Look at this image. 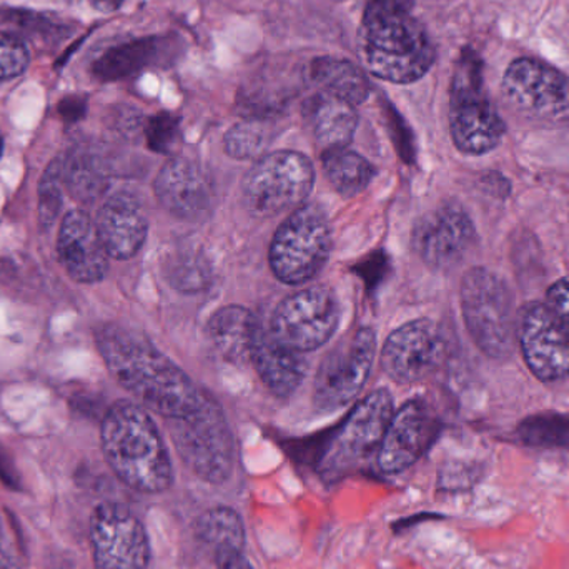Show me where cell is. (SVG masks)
Returning <instances> with one entry per match:
<instances>
[{
    "instance_id": "1",
    "label": "cell",
    "mask_w": 569,
    "mask_h": 569,
    "mask_svg": "<svg viewBox=\"0 0 569 569\" xmlns=\"http://www.w3.org/2000/svg\"><path fill=\"white\" fill-rule=\"evenodd\" d=\"M97 347L112 377L143 407L167 420L196 410L202 391L146 335L110 323L97 331Z\"/></svg>"
},
{
    "instance_id": "2",
    "label": "cell",
    "mask_w": 569,
    "mask_h": 569,
    "mask_svg": "<svg viewBox=\"0 0 569 569\" xmlns=\"http://www.w3.org/2000/svg\"><path fill=\"white\" fill-rule=\"evenodd\" d=\"M358 53L368 72L393 83L427 76L437 50L427 30L395 0H371L358 30Z\"/></svg>"
},
{
    "instance_id": "3",
    "label": "cell",
    "mask_w": 569,
    "mask_h": 569,
    "mask_svg": "<svg viewBox=\"0 0 569 569\" xmlns=\"http://www.w3.org/2000/svg\"><path fill=\"white\" fill-rule=\"evenodd\" d=\"M102 450L122 483L139 493L159 495L173 481L172 461L156 421L139 405L117 401L102 421Z\"/></svg>"
},
{
    "instance_id": "4",
    "label": "cell",
    "mask_w": 569,
    "mask_h": 569,
    "mask_svg": "<svg viewBox=\"0 0 569 569\" xmlns=\"http://www.w3.org/2000/svg\"><path fill=\"white\" fill-rule=\"evenodd\" d=\"M461 313L475 345L493 360L513 353L517 341L515 298L508 283L485 267H473L461 280Z\"/></svg>"
},
{
    "instance_id": "5",
    "label": "cell",
    "mask_w": 569,
    "mask_h": 569,
    "mask_svg": "<svg viewBox=\"0 0 569 569\" xmlns=\"http://www.w3.org/2000/svg\"><path fill=\"white\" fill-rule=\"evenodd\" d=\"M167 421L183 463L207 483H226L233 471L236 445L222 407L202 393L196 410Z\"/></svg>"
},
{
    "instance_id": "6",
    "label": "cell",
    "mask_w": 569,
    "mask_h": 569,
    "mask_svg": "<svg viewBox=\"0 0 569 569\" xmlns=\"http://www.w3.org/2000/svg\"><path fill=\"white\" fill-rule=\"evenodd\" d=\"M450 133L465 156H487L503 142L507 126L488 99L481 66L467 53L458 63L451 83Z\"/></svg>"
},
{
    "instance_id": "7",
    "label": "cell",
    "mask_w": 569,
    "mask_h": 569,
    "mask_svg": "<svg viewBox=\"0 0 569 569\" xmlns=\"http://www.w3.org/2000/svg\"><path fill=\"white\" fill-rule=\"evenodd\" d=\"M313 183V163L303 153L291 150L267 153L243 179V202L252 216L269 219L303 206Z\"/></svg>"
},
{
    "instance_id": "8",
    "label": "cell",
    "mask_w": 569,
    "mask_h": 569,
    "mask_svg": "<svg viewBox=\"0 0 569 569\" xmlns=\"http://www.w3.org/2000/svg\"><path fill=\"white\" fill-rule=\"evenodd\" d=\"M331 250L327 216L317 206H301L279 227L270 246V267L280 282L301 284L318 276Z\"/></svg>"
},
{
    "instance_id": "9",
    "label": "cell",
    "mask_w": 569,
    "mask_h": 569,
    "mask_svg": "<svg viewBox=\"0 0 569 569\" xmlns=\"http://www.w3.org/2000/svg\"><path fill=\"white\" fill-rule=\"evenodd\" d=\"M391 417L393 397L390 391L381 388L365 397L328 441L320 465L325 477H341L377 453Z\"/></svg>"
},
{
    "instance_id": "10",
    "label": "cell",
    "mask_w": 569,
    "mask_h": 569,
    "mask_svg": "<svg viewBox=\"0 0 569 569\" xmlns=\"http://www.w3.org/2000/svg\"><path fill=\"white\" fill-rule=\"evenodd\" d=\"M340 315V301L333 290L303 288L277 305L270 318L269 333L290 350L307 353L333 337Z\"/></svg>"
},
{
    "instance_id": "11",
    "label": "cell",
    "mask_w": 569,
    "mask_h": 569,
    "mask_svg": "<svg viewBox=\"0 0 569 569\" xmlns=\"http://www.w3.org/2000/svg\"><path fill=\"white\" fill-rule=\"evenodd\" d=\"M377 357V335L371 328L348 333L321 360L315 375L313 403L318 410L335 411L363 390Z\"/></svg>"
},
{
    "instance_id": "12",
    "label": "cell",
    "mask_w": 569,
    "mask_h": 569,
    "mask_svg": "<svg viewBox=\"0 0 569 569\" xmlns=\"http://www.w3.org/2000/svg\"><path fill=\"white\" fill-rule=\"evenodd\" d=\"M501 96L521 116L551 119L569 110V77L543 60L520 57L505 70Z\"/></svg>"
},
{
    "instance_id": "13",
    "label": "cell",
    "mask_w": 569,
    "mask_h": 569,
    "mask_svg": "<svg viewBox=\"0 0 569 569\" xmlns=\"http://www.w3.org/2000/svg\"><path fill=\"white\" fill-rule=\"evenodd\" d=\"M517 341L528 370L557 383L569 377V331L547 303L530 301L517 313Z\"/></svg>"
},
{
    "instance_id": "14",
    "label": "cell",
    "mask_w": 569,
    "mask_h": 569,
    "mask_svg": "<svg viewBox=\"0 0 569 569\" xmlns=\"http://www.w3.org/2000/svg\"><path fill=\"white\" fill-rule=\"evenodd\" d=\"M90 543L97 569H147L150 541L136 513L119 503H102L90 520Z\"/></svg>"
},
{
    "instance_id": "15",
    "label": "cell",
    "mask_w": 569,
    "mask_h": 569,
    "mask_svg": "<svg viewBox=\"0 0 569 569\" xmlns=\"http://www.w3.org/2000/svg\"><path fill=\"white\" fill-rule=\"evenodd\" d=\"M477 242V227L457 202H443L425 213L411 233L417 256L438 272L453 270Z\"/></svg>"
},
{
    "instance_id": "16",
    "label": "cell",
    "mask_w": 569,
    "mask_h": 569,
    "mask_svg": "<svg viewBox=\"0 0 569 569\" xmlns=\"http://www.w3.org/2000/svg\"><path fill=\"white\" fill-rule=\"evenodd\" d=\"M447 341L443 331L430 318L410 321L391 331L381 348L385 373L400 385L427 380L443 363Z\"/></svg>"
},
{
    "instance_id": "17",
    "label": "cell",
    "mask_w": 569,
    "mask_h": 569,
    "mask_svg": "<svg viewBox=\"0 0 569 569\" xmlns=\"http://www.w3.org/2000/svg\"><path fill=\"white\" fill-rule=\"evenodd\" d=\"M438 433V420L427 401L413 398L391 417L377 451L378 470L397 475L413 467L431 447Z\"/></svg>"
},
{
    "instance_id": "18",
    "label": "cell",
    "mask_w": 569,
    "mask_h": 569,
    "mask_svg": "<svg viewBox=\"0 0 569 569\" xmlns=\"http://www.w3.org/2000/svg\"><path fill=\"white\" fill-rule=\"evenodd\" d=\"M160 206L187 222H199L212 213L216 189L206 170L192 160L177 157L157 173L153 183Z\"/></svg>"
},
{
    "instance_id": "19",
    "label": "cell",
    "mask_w": 569,
    "mask_h": 569,
    "mask_svg": "<svg viewBox=\"0 0 569 569\" xmlns=\"http://www.w3.org/2000/svg\"><path fill=\"white\" fill-rule=\"evenodd\" d=\"M60 262L76 282L97 283L109 269V253L96 222L83 210L67 213L57 240Z\"/></svg>"
},
{
    "instance_id": "20",
    "label": "cell",
    "mask_w": 569,
    "mask_h": 569,
    "mask_svg": "<svg viewBox=\"0 0 569 569\" xmlns=\"http://www.w3.org/2000/svg\"><path fill=\"white\" fill-rule=\"evenodd\" d=\"M100 240L112 259L129 260L142 249L149 232L146 210L136 196L119 192L100 207L96 220Z\"/></svg>"
},
{
    "instance_id": "21",
    "label": "cell",
    "mask_w": 569,
    "mask_h": 569,
    "mask_svg": "<svg viewBox=\"0 0 569 569\" xmlns=\"http://www.w3.org/2000/svg\"><path fill=\"white\" fill-rule=\"evenodd\" d=\"M305 120L321 152L347 149L358 126L355 106L340 97L320 92L305 102Z\"/></svg>"
},
{
    "instance_id": "22",
    "label": "cell",
    "mask_w": 569,
    "mask_h": 569,
    "mask_svg": "<svg viewBox=\"0 0 569 569\" xmlns=\"http://www.w3.org/2000/svg\"><path fill=\"white\" fill-rule=\"evenodd\" d=\"M250 361L263 385L280 398L290 397L307 375V361L301 353L279 343L269 331H260Z\"/></svg>"
},
{
    "instance_id": "23",
    "label": "cell",
    "mask_w": 569,
    "mask_h": 569,
    "mask_svg": "<svg viewBox=\"0 0 569 569\" xmlns=\"http://www.w3.org/2000/svg\"><path fill=\"white\" fill-rule=\"evenodd\" d=\"M207 330L210 340L226 360L243 365L252 360L253 348L262 328L249 308L229 305L212 315Z\"/></svg>"
},
{
    "instance_id": "24",
    "label": "cell",
    "mask_w": 569,
    "mask_h": 569,
    "mask_svg": "<svg viewBox=\"0 0 569 569\" xmlns=\"http://www.w3.org/2000/svg\"><path fill=\"white\" fill-rule=\"evenodd\" d=\"M311 79L321 92L347 100L351 106L365 102L370 96V82L363 70L348 60L321 57L311 63Z\"/></svg>"
},
{
    "instance_id": "25",
    "label": "cell",
    "mask_w": 569,
    "mask_h": 569,
    "mask_svg": "<svg viewBox=\"0 0 569 569\" xmlns=\"http://www.w3.org/2000/svg\"><path fill=\"white\" fill-rule=\"evenodd\" d=\"M323 172L335 192L347 199L365 192L377 176L373 163L348 149L323 153Z\"/></svg>"
},
{
    "instance_id": "26",
    "label": "cell",
    "mask_w": 569,
    "mask_h": 569,
    "mask_svg": "<svg viewBox=\"0 0 569 569\" xmlns=\"http://www.w3.org/2000/svg\"><path fill=\"white\" fill-rule=\"evenodd\" d=\"M196 533L203 543L213 550L243 551L246 548V527L242 518L229 507L210 508L200 515L196 523Z\"/></svg>"
},
{
    "instance_id": "27",
    "label": "cell",
    "mask_w": 569,
    "mask_h": 569,
    "mask_svg": "<svg viewBox=\"0 0 569 569\" xmlns=\"http://www.w3.org/2000/svg\"><path fill=\"white\" fill-rule=\"evenodd\" d=\"M62 170L63 186L80 202H96L109 183L102 163L90 153H72L63 160Z\"/></svg>"
},
{
    "instance_id": "28",
    "label": "cell",
    "mask_w": 569,
    "mask_h": 569,
    "mask_svg": "<svg viewBox=\"0 0 569 569\" xmlns=\"http://www.w3.org/2000/svg\"><path fill=\"white\" fill-rule=\"evenodd\" d=\"M166 276L176 290L196 293L209 284L212 270L199 250L187 247V249H177L169 257Z\"/></svg>"
},
{
    "instance_id": "29",
    "label": "cell",
    "mask_w": 569,
    "mask_h": 569,
    "mask_svg": "<svg viewBox=\"0 0 569 569\" xmlns=\"http://www.w3.org/2000/svg\"><path fill=\"white\" fill-rule=\"evenodd\" d=\"M152 56L153 42L150 40L126 43L103 53L93 66V73L102 80L122 79L146 67Z\"/></svg>"
},
{
    "instance_id": "30",
    "label": "cell",
    "mask_w": 569,
    "mask_h": 569,
    "mask_svg": "<svg viewBox=\"0 0 569 569\" xmlns=\"http://www.w3.org/2000/svg\"><path fill=\"white\" fill-rule=\"evenodd\" d=\"M518 435L530 447L569 451V417L557 413L528 417L518 427Z\"/></svg>"
},
{
    "instance_id": "31",
    "label": "cell",
    "mask_w": 569,
    "mask_h": 569,
    "mask_svg": "<svg viewBox=\"0 0 569 569\" xmlns=\"http://www.w3.org/2000/svg\"><path fill=\"white\" fill-rule=\"evenodd\" d=\"M269 136L259 120L239 123L227 132L226 150L237 160L256 159L266 150Z\"/></svg>"
},
{
    "instance_id": "32",
    "label": "cell",
    "mask_w": 569,
    "mask_h": 569,
    "mask_svg": "<svg viewBox=\"0 0 569 569\" xmlns=\"http://www.w3.org/2000/svg\"><path fill=\"white\" fill-rule=\"evenodd\" d=\"M63 170L60 160H53L43 172L39 183V222L42 229H49L56 222L63 200Z\"/></svg>"
},
{
    "instance_id": "33",
    "label": "cell",
    "mask_w": 569,
    "mask_h": 569,
    "mask_svg": "<svg viewBox=\"0 0 569 569\" xmlns=\"http://www.w3.org/2000/svg\"><path fill=\"white\" fill-rule=\"evenodd\" d=\"M29 63L26 43L10 33L0 32V83L22 76Z\"/></svg>"
},
{
    "instance_id": "34",
    "label": "cell",
    "mask_w": 569,
    "mask_h": 569,
    "mask_svg": "<svg viewBox=\"0 0 569 569\" xmlns=\"http://www.w3.org/2000/svg\"><path fill=\"white\" fill-rule=\"evenodd\" d=\"M147 142L153 152L170 153L179 146L180 127L179 120L169 113L150 119L146 129Z\"/></svg>"
},
{
    "instance_id": "35",
    "label": "cell",
    "mask_w": 569,
    "mask_h": 569,
    "mask_svg": "<svg viewBox=\"0 0 569 569\" xmlns=\"http://www.w3.org/2000/svg\"><path fill=\"white\" fill-rule=\"evenodd\" d=\"M547 305L569 331V279L558 280L548 288Z\"/></svg>"
},
{
    "instance_id": "36",
    "label": "cell",
    "mask_w": 569,
    "mask_h": 569,
    "mask_svg": "<svg viewBox=\"0 0 569 569\" xmlns=\"http://www.w3.org/2000/svg\"><path fill=\"white\" fill-rule=\"evenodd\" d=\"M216 565L217 569H256L243 557V551L229 550V548L216 551Z\"/></svg>"
},
{
    "instance_id": "37",
    "label": "cell",
    "mask_w": 569,
    "mask_h": 569,
    "mask_svg": "<svg viewBox=\"0 0 569 569\" xmlns=\"http://www.w3.org/2000/svg\"><path fill=\"white\" fill-rule=\"evenodd\" d=\"M83 103L80 102V100H63L62 103H60L59 110L60 113H62L63 117H66L67 120H77L80 116L83 113Z\"/></svg>"
},
{
    "instance_id": "38",
    "label": "cell",
    "mask_w": 569,
    "mask_h": 569,
    "mask_svg": "<svg viewBox=\"0 0 569 569\" xmlns=\"http://www.w3.org/2000/svg\"><path fill=\"white\" fill-rule=\"evenodd\" d=\"M90 3L100 12H116L122 6L123 0H90Z\"/></svg>"
},
{
    "instance_id": "39",
    "label": "cell",
    "mask_w": 569,
    "mask_h": 569,
    "mask_svg": "<svg viewBox=\"0 0 569 569\" xmlns=\"http://www.w3.org/2000/svg\"><path fill=\"white\" fill-rule=\"evenodd\" d=\"M0 569H19L17 568L16 561L12 560V557L3 550H0Z\"/></svg>"
},
{
    "instance_id": "40",
    "label": "cell",
    "mask_w": 569,
    "mask_h": 569,
    "mask_svg": "<svg viewBox=\"0 0 569 569\" xmlns=\"http://www.w3.org/2000/svg\"><path fill=\"white\" fill-rule=\"evenodd\" d=\"M0 480L6 481V483L13 485L12 473H10L9 468H7V465L3 463L2 460H0Z\"/></svg>"
},
{
    "instance_id": "41",
    "label": "cell",
    "mask_w": 569,
    "mask_h": 569,
    "mask_svg": "<svg viewBox=\"0 0 569 569\" xmlns=\"http://www.w3.org/2000/svg\"><path fill=\"white\" fill-rule=\"evenodd\" d=\"M0 152H2V140H0Z\"/></svg>"
}]
</instances>
